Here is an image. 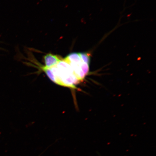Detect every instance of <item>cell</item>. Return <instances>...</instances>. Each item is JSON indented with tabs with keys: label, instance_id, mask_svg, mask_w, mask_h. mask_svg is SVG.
<instances>
[{
	"label": "cell",
	"instance_id": "cell-1",
	"mask_svg": "<svg viewBox=\"0 0 156 156\" xmlns=\"http://www.w3.org/2000/svg\"><path fill=\"white\" fill-rule=\"evenodd\" d=\"M46 75L54 83L62 86L75 89L80 83L69 64L63 58L54 67H42Z\"/></svg>",
	"mask_w": 156,
	"mask_h": 156
},
{
	"label": "cell",
	"instance_id": "cell-2",
	"mask_svg": "<svg viewBox=\"0 0 156 156\" xmlns=\"http://www.w3.org/2000/svg\"><path fill=\"white\" fill-rule=\"evenodd\" d=\"M64 60L71 66L80 82L83 81L89 73L90 55L87 52H73L68 55Z\"/></svg>",
	"mask_w": 156,
	"mask_h": 156
},
{
	"label": "cell",
	"instance_id": "cell-3",
	"mask_svg": "<svg viewBox=\"0 0 156 156\" xmlns=\"http://www.w3.org/2000/svg\"><path fill=\"white\" fill-rule=\"evenodd\" d=\"M63 58L61 56L52 54H47L44 56L45 67L50 68L57 65Z\"/></svg>",
	"mask_w": 156,
	"mask_h": 156
}]
</instances>
